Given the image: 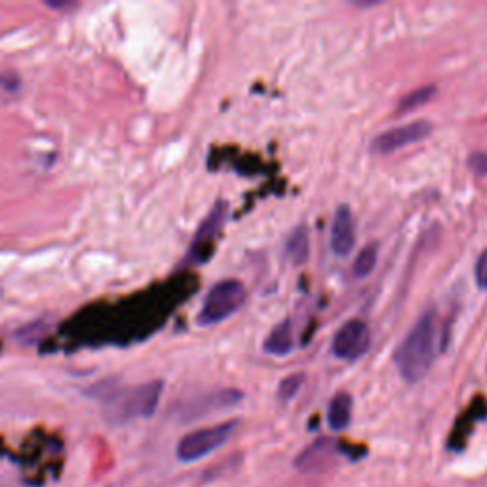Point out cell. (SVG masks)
I'll return each instance as SVG.
<instances>
[{
    "label": "cell",
    "mask_w": 487,
    "mask_h": 487,
    "mask_svg": "<svg viewBox=\"0 0 487 487\" xmlns=\"http://www.w3.org/2000/svg\"><path fill=\"white\" fill-rule=\"evenodd\" d=\"M234 426H237V423L230 421L191 432V435H187L177 444V457L185 463H191L210 455L211 451H215L229 440Z\"/></svg>",
    "instance_id": "277c9868"
},
{
    "label": "cell",
    "mask_w": 487,
    "mask_h": 487,
    "mask_svg": "<svg viewBox=\"0 0 487 487\" xmlns=\"http://www.w3.org/2000/svg\"><path fill=\"white\" fill-rule=\"evenodd\" d=\"M246 301V287L239 280H223L215 284L208 292L202 309L198 313V323L201 326H211L227 320L237 313Z\"/></svg>",
    "instance_id": "7a4b0ae2"
},
{
    "label": "cell",
    "mask_w": 487,
    "mask_h": 487,
    "mask_svg": "<svg viewBox=\"0 0 487 487\" xmlns=\"http://www.w3.org/2000/svg\"><path fill=\"white\" fill-rule=\"evenodd\" d=\"M474 278H476L478 287H482V290H487V249L482 251L476 265H474Z\"/></svg>",
    "instance_id": "ac0fdd59"
},
{
    "label": "cell",
    "mask_w": 487,
    "mask_h": 487,
    "mask_svg": "<svg viewBox=\"0 0 487 487\" xmlns=\"http://www.w3.org/2000/svg\"><path fill=\"white\" fill-rule=\"evenodd\" d=\"M468 166L480 177L487 175V153H474L468 158Z\"/></svg>",
    "instance_id": "d6986e66"
},
{
    "label": "cell",
    "mask_w": 487,
    "mask_h": 487,
    "mask_svg": "<svg viewBox=\"0 0 487 487\" xmlns=\"http://www.w3.org/2000/svg\"><path fill=\"white\" fill-rule=\"evenodd\" d=\"M265 352L273 354V356H286L290 354L294 349V330H292V322L284 320L278 326L273 328V332L268 333L265 339Z\"/></svg>",
    "instance_id": "8fae6325"
},
{
    "label": "cell",
    "mask_w": 487,
    "mask_h": 487,
    "mask_svg": "<svg viewBox=\"0 0 487 487\" xmlns=\"http://www.w3.org/2000/svg\"><path fill=\"white\" fill-rule=\"evenodd\" d=\"M164 383L151 381L145 385L134 387L130 390L122 392L118 398H115V415L120 421H132V419H145L156 411Z\"/></svg>",
    "instance_id": "3957f363"
},
{
    "label": "cell",
    "mask_w": 487,
    "mask_h": 487,
    "mask_svg": "<svg viewBox=\"0 0 487 487\" xmlns=\"http://www.w3.org/2000/svg\"><path fill=\"white\" fill-rule=\"evenodd\" d=\"M303 383H304V375H301V373H294L290 377H286L278 387V398L282 402H290L294 396H297Z\"/></svg>",
    "instance_id": "e0dca14e"
},
{
    "label": "cell",
    "mask_w": 487,
    "mask_h": 487,
    "mask_svg": "<svg viewBox=\"0 0 487 487\" xmlns=\"http://www.w3.org/2000/svg\"><path fill=\"white\" fill-rule=\"evenodd\" d=\"M432 132V124L428 120H417L404 126H396L392 130H387L383 134H379L373 143L371 151L377 155H389L398 149L409 147L413 143H419L426 139Z\"/></svg>",
    "instance_id": "52a82bcc"
},
{
    "label": "cell",
    "mask_w": 487,
    "mask_h": 487,
    "mask_svg": "<svg viewBox=\"0 0 487 487\" xmlns=\"http://www.w3.org/2000/svg\"><path fill=\"white\" fill-rule=\"evenodd\" d=\"M375 265H377V246L370 244L358 251V256L352 263V275L356 278H366V276H370Z\"/></svg>",
    "instance_id": "9a60e30c"
},
{
    "label": "cell",
    "mask_w": 487,
    "mask_h": 487,
    "mask_svg": "<svg viewBox=\"0 0 487 487\" xmlns=\"http://www.w3.org/2000/svg\"><path fill=\"white\" fill-rule=\"evenodd\" d=\"M225 213H227L225 202H218V204H215V208H213L211 213L208 215V220L201 225V229H198L196 239H194V242H192V249H196L198 246H202L204 242H210V240L215 237V234H218V230H220L221 225H223Z\"/></svg>",
    "instance_id": "5bb4252c"
},
{
    "label": "cell",
    "mask_w": 487,
    "mask_h": 487,
    "mask_svg": "<svg viewBox=\"0 0 487 487\" xmlns=\"http://www.w3.org/2000/svg\"><path fill=\"white\" fill-rule=\"evenodd\" d=\"M335 454H342L341 445L332 440H318L316 444L306 447L303 454L295 459V468L301 473H318L323 471L332 463Z\"/></svg>",
    "instance_id": "9c48e42d"
},
{
    "label": "cell",
    "mask_w": 487,
    "mask_h": 487,
    "mask_svg": "<svg viewBox=\"0 0 487 487\" xmlns=\"http://www.w3.org/2000/svg\"><path fill=\"white\" fill-rule=\"evenodd\" d=\"M371 345V332L370 326L364 320H349L347 323L337 330L333 341H332V351L337 358L341 360H358L362 358Z\"/></svg>",
    "instance_id": "5b68a950"
},
{
    "label": "cell",
    "mask_w": 487,
    "mask_h": 487,
    "mask_svg": "<svg viewBox=\"0 0 487 487\" xmlns=\"http://www.w3.org/2000/svg\"><path fill=\"white\" fill-rule=\"evenodd\" d=\"M352 415V398L347 392H339L333 396V400L330 402L328 409V425L332 430H342L347 428L351 423Z\"/></svg>",
    "instance_id": "7c38bea8"
},
{
    "label": "cell",
    "mask_w": 487,
    "mask_h": 487,
    "mask_svg": "<svg viewBox=\"0 0 487 487\" xmlns=\"http://www.w3.org/2000/svg\"><path fill=\"white\" fill-rule=\"evenodd\" d=\"M435 94H436V86H423V88L413 89L411 94H407L406 98L400 99V103H398V115L415 111V109H417V107H421L426 101H430V98L435 96Z\"/></svg>",
    "instance_id": "2e32d148"
},
{
    "label": "cell",
    "mask_w": 487,
    "mask_h": 487,
    "mask_svg": "<svg viewBox=\"0 0 487 487\" xmlns=\"http://www.w3.org/2000/svg\"><path fill=\"white\" fill-rule=\"evenodd\" d=\"M242 400V392L234 390V389H225V390H218L202 396V398H198L194 402H191L185 409V417L187 419H194L201 417V415L211 413V411H220V409H227L237 406Z\"/></svg>",
    "instance_id": "30bf717a"
},
{
    "label": "cell",
    "mask_w": 487,
    "mask_h": 487,
    "mask_svg": "<svg viewBox=\"0 0 487 487\" xmlns=\"http://www.w3.org/2000/svg\"><path fill=\"white\" fill-rule=\"evenodd\" d=\"M356 244V229L352 211L347 204H342L335 210L332 229H330V246L332 251L339 258L349 256Z\"/></svg>",
    "instance_id": "ba28073f"
},
{
    "label": "cell",
    "mask_w": 487,
    "mask_h": 487,
    "mask_svg": "<svg viewBox=\"0 0 487 487\" xmlns=\"http://www.w3.org/2000/svg\"><path fill=\"white\" fill-rule=\"evenodd\" d=\"M309 230L306 227H295L292 230L290 237L286 240V256L290 258V261H294L295 265H303L306 259H309Z\"/></svg>",
    "instance_id": "4fadbf2b"
},
{
    "label": "cell",
    "mask_w": 487,
    "mask_h": 487,
    "mask_svg": "<svg viewBox=\"0 0 487 487\" xmlns=\"http://www.w3.org/2000/svg\"><path fill=\"white\" fill-rule=\"evenodd\" d=\"M60 444H53V445H48L42 444V445H34L31 444V447L25 449L23 454V468H25V482L27 483H42L46 482L48 476H53L56 478L60 473Z\"/></svg>",
    "instance_id": "8992f818"
},
{
    "label": "cell",
    "mask_w": 487,
    "mask_h": 487,
    "mask_svg": "<svg viewBox=\"0 0 487 487\" xmlns=\"http://www.w3.org/2000/svg\"><path fill=\"white\" fill-rule=\"evenodd\" d=\"M436 322L435 313L426 311L394 352V366L407 383H419L435 362Z\"/></svg>",
    "instance_id": "6da1fadb"
}]
</instances>
